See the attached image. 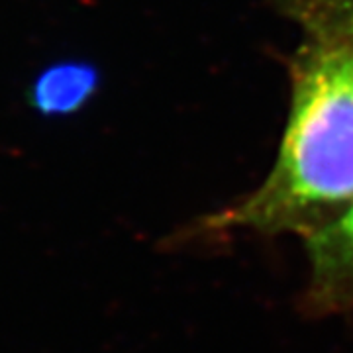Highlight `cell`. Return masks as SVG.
<instances>
[{"label": "cell", "instance_id": "obj_1", "mask_svg": "<svg viewBox=\"0 0 353 353\" xmlns=\"http://www.w3.org/2000/svg\"><path fill=\"white\" fill-rule=\"evenodd\" d=\"M353 202V81L336 51L308 43L294 65L289 124L265 181L202 222L208 234L308 236Z\"/></svg>", "mask_w": 353, "mask_h": 353}, {"label": "cell", "instance_id": "obj_4", "mask_svg": "<svg viewBox=\"0 0 353 353\" xmlns=\"http://www.w3.org/2000/svg\"><path fill=\"white\" fill-rule=\"evenodd\" d=\"M296 14L316 46L332 50L353 46V0H301Z\"/></svg>", "mask_w": 353, "mask_h": 353}, {"label": "cell", "instance_id": "obj_2", "mask_svg": "<svg viewBox=\"0 0 353 353\" xmlns=\"http://www.w3.org/2000/svg\"><path fill=\"white\" fill-rule=\"evenodd\" d=\"M310 310L332 314L353 306V202L328 226L306 238Z\"/></svg>", "mask_w": 353, "mask_h": 353}, {"label": "cell", "instance_id": "obj_5", "mask_svg": "<svg viewBox=\"0 0 353 353\" xmlns=\"http://www.w3.org/2000/svg\"><path fill=\"white\" fill-rule=\"evenodd\" d=\"M324 48V46H322ZM328 50H332V48H328ZM336 51L338 55H340L341 63H343V67H345V71H347V75L352 77L353 81V46L352 48H341V50H332Z\"/></svg>", "mask_w": 353, "mask_h": 353}, {"label": "cell", "instance_id": "obj_3", "mask_svg": "<svg viewBox=\"0 0 353 353\" xmlns=\"http://www.w3.org/2000/svg\"><path fill=\"white\" fill-rule=\"evenodd\" d=\"M99 73L88 63H59L50 67L34 83L30 99L46 116L75 112L97 90Z\"/></svg>", "mask_w": 353, "mask_h": 353}]
</instances>
